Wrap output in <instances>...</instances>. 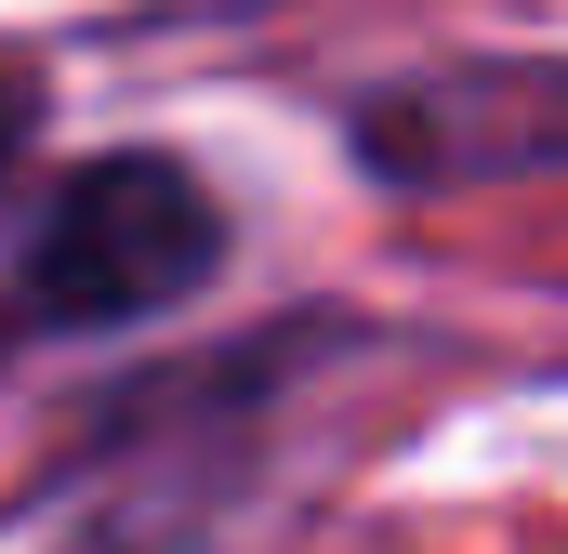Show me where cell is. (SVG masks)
Listing matches in <instances>:
<instances>
[{
	"mask_svg": "<svg viewBox=\"0 0 568 554\" xmlns=\"http://www.w3.org/2000/svg\"><path fill=\"white\" fill-rule=\"evenodd\" d=\"M225 277V212L185 158H80L0 252V357L40 330H145Z\"/></svg>",
	"mask_w": 568,
	"mask_h": 554,
	"instance_id": "obj_1",
	"label": "cell"
},
{
	"mask_svg": "<svg viewBox=\"0 0 568 554\" xmlns=\"http://www.w3.org/2000/svg\"><path fill=\"white\" fill-rule=\"evenodd\" d=\"M13 145H27V93L0 80V172H13Z\"/></svg>",
	"mask_w": 568,
	"mask_h": 554,
	"instance_id": "obj_2",
	"label": "cell"
}]
</instances>
